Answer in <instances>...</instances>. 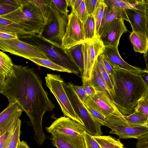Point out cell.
Instances as JSON below:
<instances>
[{
	"label": "cell",
	"instance_id": "obj_41",
	"mask_svg": "<svg viewBox=\"0 0 148 148\" xmlns=\"http://www.w3.org/2000/svg\"><path fill=\"white\" fill-rule=\"evenodd\" d=\"M57 8L62 13L68 14V4L67 0H51Z\"/></svg>",
	"mask_w": 148,
	"mask_h": 148
},
{
	"label": "cell",
	"instance_id": "obj_20",
	"mask_svg": "<svg viewBox=\"0 0 148 148\" xmlns=\"http://www.w3.org/2000/svg\"><path fill=\"white\" fill-rule=\"evenodd\" d=\"M120 18H122L124 20L129 22L126 9L111 8L106 6L99 29L98 35L102 29L109 23L116 19Z\"/></svg>",
	"mask_w": 148,
	"mask_h": 148
},
{
	"label": "cell",
	"instance_id": "obj_8",
	"mask_svg": "<svg viewBox=\"0 0 148 148\" xmlns=\"http://www.w3.org/2000/svg\"><path fill=\"white\" fill-rule=\"evenodd\" d=\"M104 48L98 37L82 43L84 68L81 77L83 86L90 84L95 62L99 56L103 53Z\"/></svg>",
	"mask_w": 148,
	"mask_h": 148
},
{
	"label": "cell",
	"instance_id": "obj_35",
	"mask_svg": "<svg viewBox=\"0 0 148 148\" xmlns=\"http://www.w3.org/2000/svg\"><path fill=\"white\" fill-rule=\"evenodd\" d=\"M84 104L87 110L98 122L102 125L106 126L105 117L90 106Z\"/></svg>",
	"mask_w": 148,
	"mask_h": 148
},
{
	"label": "cell",
	"instance_id": "obj_18",
	"mask_svg": "<svg viewBox=\"0 0 148 148\" xmlns=\"http://www.w3.org/2000/svg\"><path fill=\"white\" fill-rule=\"evenodd\" d=\"M126 12L132 31L142 32L148 35V16L146 13L133 9H126Z\"/></svg>",
	"mask_w": 148,
	"mask_h": 148
},
{
	"label": "cell",
	"instance_id": "obj_33",
	"mask_svg": "<svg viewBox=\"0 0 148 148\" xmlns=\"http://www.w3.org/2000/svg\"><path fill=\"white\" fill-rule=\"evenodd\" d=\"M33 1L40 10L43 17L45 19L46 24L49 12L51 0H33Z\"/></svg>",
	"mask_w": 148,
	"mask_h": 148
},
{
	"label": "cell",
	"instance_id": "obj_43",
	"mask_svg": "<svg viewBox=\"0 0 148 148\" xmlns=\"http://www.w3.org/2000/svg\"><path fill=\"white\" fill-rule=\"evenodd\" d=\"M18 8L10 4L0 2V16L9 13Z\"/></svg>",
	"mask_w": 148,
	"mask_h": 148
},
{
	"label": "cell",
	"instance_id": "obj_16",
	"mask_svg": "<svg viewBox=\"0 0 148 148\" xmlns=\"http://www.w3.org/2000/svg\"><path fill=\"white\" fill-rule=\"evenodd\" d=\"M103 54L115 67L123 69L139 75L143 69L132 66L125 62L120 56L118 47H104Z\"/></svg>",
	"mask_w": 148,
	"mask_h": 148
},
{
	"label": "cell",
	"instance_id": "obj_7",
	"mask_svg": "<svg viewBox=\"0 0 148 148\" xmlns=\"http://www.w3.org/2000/svg\"><path fill=\"white\" fill-rule=\"evenodd\" d=\"M66 93L77 113L82 119L85 131L92 136H101L102 125L98 122L86 109L83 103L67 84L64 82Z\"/></svg>",
	"mask_w": 148,
	"mask_h": 148
},
{
	"label": "cell",
	"instance_id": "obj_19",
	"mask_svg": "<svg viewBox=\"0 0 148 148\" xmlns=\"http://www.w3.org/2000/svg\"><path fill=\"white\" fill-rule=\"evenodd\" d=\"M0 32L16 34L19 38L35 34L21 25L0 17Z\"/></svg>",
	"mask_w": 148,
	"mask_h": 148
},
{
	"label": "cell",
	"instance_id": "obj_36",
	"mask_svg": "<svg viewBox=\"0 0 148 148\" xmlns=\"http://www.w3.org/2000/svg\"><path fill=\"white\" fill-rule=\"evenodd\" d=\"M78 18L83 23L88 16L86 9L84 0H83L78 8L74 11Z\"/></svg>",
	"mask_w": 148,
	"mask_h": 148
},
{
	"label": "cell",
	"instance_id": "obj_21",
	"mask_svg": "<svg viewBox=\"0 0 148 148\" xmlns=\"http://www.w3.org/2000/svg\"><path fill=\"white\" fill-rule=\"evenodd\" d=\"M130 40L134 51L144 54L148 50V36L143 33L132 31L129 36Z\"/></svg>",
	"mask_w": 148,
	"mask_h": 148
},
{
	"label": "cell",
	"instance_id": "obj_28",
	"mask_svg": "<svg viewBox=\"0 0 148 148\" xmlns=\"http://www.w3.org/2000/svg\"><path fill=\"white\" fill-rule=\"evenodd\" d=\"M95 62L102 77L110 91L112 97L114 93V87L104 65L103 53L99 56Z\"/></svg>",
	"mask_w": 148,
	"mask_h": 148
},
{
	"label": "cell",
	"instance_id": "obj_1",
	"mask_svg": "<svg viewBox=\"0 0 148 148\" xmlns=\"http://www.w3.org/2000/svg\"><path fill=\"white\" fill-rule=\"evenodd\" d=\"M0 92L18 102L29 118L35 141L39 146L41 145L47 139L43 131V116L46 112L52 111L55 106L49 99L34 69L14 64L12 72L0 87Z\"/></svg>",
	"mask_w": 148,
	"mask_h": 148
},
{
	"label": "cell",
	"instance_id": "obj_32",
	"mask_svg": "<svg viewBox=\"0 0 148 148\" xmlns=\"http://www.w3.org/2000/svg\"><path fill=\"white\" fill-rule=\"evenodd\" d=\"M104 2L106 6L109 8L134 9L128 0H104Z\"/></svg>",
	"mask_w": 148,
	"mask_h": 148
},
{
	"label": "cell",
	"instance_id": "obj_6",
	"mask_svg": "<svg viewBox=\"0 0 148 148\" xmlns=\"http://www.w3.org/2000/svg\"><path fill=\"white\" fill-rule=\"evenodd\" d=\"M45 78L46 86L55 97L64 116L79 122L84 126L82 119L77 113L66 93L64 82L60 75L48 73Z\"/></svg>",
	"mask_w": 148,
	"mask_h": 148
},
{
	"label": "cell",
	"instance_id": "obj_44",
	"mask_svg": "<svg viewBox=\"0 0 148 148\" xmlns=\"http://www.w3.org/2000/svg\"><path fill=\"white\" fill-rule=\"evenodd\" d=\"M136 148H148V133L137 139Z\"/></svg>",
	"mask_w": 148,
	"mask_h": 148
},
{
	"label": "cell",
	"instance_id": "obj_12",
	"mask_svg": "<svg viewBox=\"0 0 148 148\" xmlns=\"http://www.w3.org/2000/svg\"><path fill=\"white\" fill-rule=\"evenodd\" d=\"M84 103L96 110L105 118L111 115H123L108 95L103 92H97L88 96Z\"/></svg>",
	"mask_w": 148,
	"mask_h": 148
},
{
	"label": "cell",
	"instance_id": "obj_46",
	"mask_svg": "<svg viewBox=\"0 0 148 148\" xmlns=\"http://www.w3.org/2000/svg\"><path fill=\"white\" fill-rule=\"evenodd\" d=\"M83 0H67L69 6L71 7L74 11L79 6Z\"/></svg>",
	"mask_w": 148,
	"mask_h": 148
},
{
	"label": "cell",
	"instance_id": "obj_47",
	"mask_svg": "<svg viewBox=\"0 0 148 148\" xmlns=\"http://www.w3.org/2000/svg\"><path fill=\"white\" fill-rule=\"evenodd\" d=\"M83 86L84 90L87 96L94 95L96 93L95 91L91 85H86Z\"/></svg>",
	"mask_w": 148,
	"mask_h": 148
},
{
	"label": "cell",
	"instance_id": "obj_27",
	"mask_svg": "<svg viewBox=\"0 0 148 148\" xmlns=\"http://www.w3.org/2000/svg\"><path fill=\"white\" fill-rule=\"evenodd\" d=\"M83 29L86 40L97 37L96 34L95 23L93 16L88 15L83 24Z\"/></svg>",
	"mask_w": 148,
	"mask_h": 148
},
{
	"label": "cell",
	"instance_id": "obj_51",
	"mask_svg": "<svg viewBox=\"0 0 148 148\" xmlns=\"http://www.w3.org/2000/svg\"><path fill=\"white\" fill-rule=\"evenodd\" d=\"M144 96L148 100V88H147V90Z\"/></svg>",
	"mask_w": 148,
	"mask_h": 148
},
{
	"label": "cell",
	"instance_id": "obj_29",
	"mask_svg": "<svg viewBox=\"0 0 148 148\" xmlns=\"http://www.w3.org/2000/svg\"><path fill=\"white\" fill-rule=\"evenodd\" d=\"M106 6L104 0H98L93 14L95 23L96 34L97 37Z\"/></svg>",
	"mask_w": 148,
	"mask_h": 148
},
{
	"label": "cell",
	"instance_id": "obj_17",
	"mask_svg": "<svg viewBox=\"0 0 148 148\" xmlns=\"http://www.w3.org/2000/svg\"><path fill=\"white\" fill-rule=\"evenodd\" d=\"M110 133L117 135L119 139H138L148 133V128L144 126H128L123 125H109Z\"/></svg>",
	"mask_w": 148,
	"mask_h": 148
},
{
	"label": "cell",
	"instance_id": "obj_31",
	"mask_svg": "<svg viewBox=\"0 0 148 148\" xmlns=\"http://www.w3.org/2000/svg\"><path fill=\"white\" fill-rule=\"evenodd\" d=\"M21 120L19 119L15 123L7 148H18L20 142Z\"/></svg>",
	"mask_w": 148,
	"mask_h": 148
},
{
	"label": "cell",
	"instance_id": "obj_42",
	"mask_svg": "<svg viewBox=\"0 0 148 148\" xmlns=\"http://www.w3.org/2000/svg\"><path fill=\"white\" fill-rule=\"evenodd\" d=\"M98 0H84L86 9L88 15L93 16Z\"/></svg>",
	"mask_w": 148,
	"mask_h": 148
},
{
	"label": "cell",
	"instance_id": "obj_15",
	"mask_svg": "<svg viewBox=\"0 0 148 148\" xmlns=\"http://www.w3.org/2000/svg\"><path fill=\"white\" fill-rule=\"evenodd\" d=\"M50 139L53 145L57 148H86L82 136H69L56 133L51 134Z\"/></svg>",
	"mask_w": 148,
	"mask_h": 148
},
{
	"label": "cell",
	"instance_id": "obj_30",
	"mask_svg": "<svg viewBox=\"0 0 148 148\" xmlns=\"http://www.w3.org/2000/svg\"><path fill=\"white\" fill-rule=\"evenodd\" d=\"M124 116L130 126H144L148 119L144 115L136 110L130 115Z\"/></svg>",
	"mask_w": 148,
	"mask_h": 148
},
{
	"label": "cell",
	"instance_id": "obj_13",
	"mask_svg": "<svg viewBox=\"0 0 148 148\" xmlns=\"http://www.w3.org/2000/svg\"><path fill=\"white\" fill-rule=\"evenodd\" d=\"M45 128L51 134L58 133L67 135L81 136L85 131L84 127L81 124L65 116L56 119Z\"/></svg>",
	"mask_w": 148,
	"mask_h": 148
},
{
	"label": "cell",
	"instance_id": "obj_24",
	"mask_svg": "<svg viewBox=\"0 0 148 148\" xmlns=\"http://www.w3.org/2000/svg\"><path fill=\"white\" fill-rule=\"evenodd\" d=\"M97 142L101 148H124L119 139L110 136H92Z\"/></svg>",
	"mask_w": 148,
	"mask_h": 148
},
{
	"label": "cell",
	"instance_id": "obj_45",
	"mask_svg": "<svg viewBox=\"0 0 148 148\" xmlns=\"http://www.w3.org/2000/svg\"><path fill=\"white\" fill-rule=\"evenodd\" d=\"M18 38H19L15 33L0 32V39L8 40Z\"/></svg>",
	"mask_w": 148,
	"mask_h": 148
},
{
	"label": "cell",
	"instance_id": "obj_14",
	"mask_svg": "<svg viewBox=\"0 0 148 148\" xmlns=\"http://www.w3.org/2000/svg\"><path fill=\"white\" fill-rule=\"evenodd\" d=\"M8 99L9 104L0 114V136L15 124L23 111L17 101Z\"/></svg>",
	"mask_w": 148,
	"mask_h": 148
},
{
	"label": "cell",
	"instance_id": "obj_49",
	"mask_svg": "<svg viewBox=\"0 0 148 148\" xmlns=\"http://www.w3.org/2000/svg\"><path fill=\"white\" fill-rule=\"evenodd\" d=\"M147 25L148 30V22L147 23ZM143 56L146 64V67L145 69L148 71V50L146 53L144 54Z\"/></svg>",
	"mask_w": 148,
	"mask_h": 148
},
{
	"label": "cell",
	"instance_id": "obj_3",
	"mask_svg": "<svg viewBox=\"0 0 148 148\" xmlns=\"http://www.w3.org/2000/svg\"><path fill=\"white\" fill-rule=\"evenodd\" d=\"M0 17L14 22L37 34H41L45 24L40 10L33 0H21L19 8Z\"/></svg>",
	"mask_w": 148,
	"mask_h": 148
},
{
	"label": "cell",
	"instance_id": "obj_26",
	"mask_svg": "<svg viewBox=\"0 0 148 148\" xmlns=\"http://www.w3.org/2000/svg\"><path fill=\"white\" fill-rule=\"evenodd\" d=\"M12 60L8 55L0 51V75L6 77L12 71L14 65Z\"/></svg>",
	"mask_w": 148,
	"mask_h": 148
},
{
	"label": "cell",
	"instance_id": "obj_48",
	"mask_svg": "<svg viewBox=\"0 0 148 148\" xmlns=\"http://www.w3.org/2000/svg\"><path fill=\"white\" fill-rule=\"evenodd\" d=\"M148 88V71L143 69L142 72L139 74Z\"/></svg>",
	"mask_w": 148,
	"mask_h": 148
},
{
	"label": "cell",
	"instance_id": "obj_22",
	"mask_svg": "<svg viewBox=\"0 0 148 148\" xmlns=\"http://www.w3.org/2000/svg\"><path fill=\"white\" fill-rule=\"evenodd\" d=\"M89 85L93 87L96 92H104L112 100L110 91L102 77L96 62L94 67L92 78Z\"/></svg>",
	"mask_w": 148,
	"mask_h": 148
},
{
	"label": "cell",
	"instance_id": "obj_4",
	"mask_svg": "<svg viewBox=\"0 0 148 148\" xmlns=\"http://www.w3.org/2000/svg\"><path fill=\"white\" fill-rule=\"evenodd\" d=\"M41 50L49 60L70 70L77 75L80 72L66 50L56 45L41 34H35L19 38Z\"/></svg>",
	"mask_w": 148,
	"mask_h": 148
},
{
	"label": "cell",
	"instance_id": "obj_40",
	"mask_svg": "<svg viewBox=\"0 0 148 148\" xmlns=\"http://www.w3.org/2000/svg\"><path fill=\"white\" fill-rule=\"evenodd\" d=\"M103 60L105 69L109 75L110 80L113 86L114 75L115 72V67L103 55Z\"/></svg>",
	"mask_w": 148,
	"mask_h": 148
},
{
	"label": "cell",
	"instance_id": "obj_52",
	"mask_svg": "<svg viewBox=\"0 0 148 148\" xmlns=\"http://www.w3.org/2000/svg\"><path fill=\"white\" fill-rule=\"evenodd\" d=\"M144 126L146 127L147 128H148V119L146 123H145Z\"/></svg>",
	"mask_w": 148,
	"mask_h": 148
},
{
	"label": "cell",
	"instance_id": "obj_23",
	"mask_svg": "<svg viewBox=\"0 0 148 148\" xmlns=\"http://www.w3.org/2000/svg\"><path fill=\"white\" fill-rule=\"evenodd\" d=\"M82 47V43L77 45L66 49L81 74L84 68V58Z\"/></svg>",
	"mask_w": 148,
	"mask_h": 148
},
{
	"label": "cell",
	"instance_id": "obj_34",
	"mask_svg": "<svg viewBox=\"0 0 148 148\" xmlns=\"http://www.w3.org/2000/svg\"><path fill=\"white\" fill-rule=\"evenodd\" d=\"M134 110L139 112L148 118V100L144 96L138 101Z\"/></svg>",
	"mask_w": 148,
	"mask_h": 148
},
{
	"label": "cell",
	"instance_id": "obj_38",
	"mask_svg": "<svg viewBox=\"0 0 148 148\" xmlns=\"http://www.w3.org/2000/svg\"><path fill=\"white\" fill-rule=\"evenodd\" d=\"M15 124L3 135L0 136V148H7Z\"/></svg>",
	"mask_w": 148,
	"mask_h": 148
},
{
	"label": "cell",
	"instance_id": "obj_10",
	"mask_svg": "<svg viewBox=\"0 0 148 148\" xmlns=\"http://www.w3.org/2000/svg\"><path fill=\"white\" fill-rule=\"evenodd\" d=\"M69 16V21L62 44L63 48L66 49L86 41L83 23L77 17L74 11L72 10Z\"/></svg>",
	"mask_w": 148,
	"mask_h": 148
},
{
	"label": "cell",
	"instance_id": "obj_50",
	"mask_svg": "<svg viewBox=\"0 0 148 148\" xmlns=\"http://www.w3.org/2000/svg\"><path fill=\"white\" fill-rule=\"evenodd\" d=\"M18 148H30L26 142L23 140L21 141Z\"/></svg>",
	"mask_w": 148,
	"mask_h": 148
},
{
	"label": "cell",
	"instance_id": "obj_39",
	"mask_svg": "<svg viewBox=\"0 0 148 148\" xmlns=\"http://www.w3.org/2000/svg\"><path fill=\"white\" fill-rule=\"evenodd\" d=\"M82 136L84 139L86 148H101L96 140L85 131Z\"/></svg>",
	"mask_w": 148,
	"mask_h": 148
},
{
	"label": "cell",
	"instance_id": "obj_37",
	"mask_svg": "<svg viewBox=\"0 0 148 148\" xmlns=\"http://www.w3.org/2000/svg\"><path fill=\"white\" fill-rule=\"evenodd\" d=\"M73 89L80 99L83 102L88 97L84 88V86L75 85L71 82L67 83Z\"/></svg>",
	"mask_w": 148,
	"mask_h": 148
},
{
	"label": "cell",
	"instance_id": "obj_25",
	"mask_svg": "<svg viewBox=\"0 0 148 148\" xmlns=\"http://www.w3.org/2000/svg\"><path fill=\"white\" fill-rule=\"evenodd\" d=\"M28 59L32 61L36 64L50 69L53 71L72 73L70 70L58 65L50 60L40 58L30 57Z\"/></svg>",
	"mask_w": 148,
	"mask_h": 148
},
{
	"label": "cell",
	"instance_id": "obj_2",
	"mask_svg": "<svg viewBox=\"0 0 148 148\" xmlns=\"http://www.w3.org/2000/svg\"><path fill=\"white\" fill-rule=\"evenodd\" d=\"M113 87L112 101L124 116L134 112L138 101L147 89L139 75L117 67H115Z\"/></svg>",
	"mask_w": 148,
	"mask_h": 148
},
{
	"label": "cell",
	"instance_id": "obj_9",
	"mask_svg": "<svg viewBox=\"0 0 148 148\" xmlns=\"http://www.w3.org/2000/svg\"><path fill=\"white\" fill-rule=\"evenodd\" d=\"M0 49L2 52H7L28 59L30 57H37L49 59L41 50L21 40L0 39Z\"/></svg>",
	"mask_w": 148,
	"mask_h": 148
},
{
	"label": "cell",
	"instance_id": "obj_5",
	"mask_svg": "<svg viewBox=\"0 0 148 148\" xmlns=\"http://www.w3.org/2000/svg\"><path fill=\"white\" fill-rule=\"evenodd\" d=\"M69 15L60 11L51 0L47 23L41 35L57 46L62 47V39L69 21Z\"/></svg>",
	"mask_w": 148,
	"mask_h": 148
},
{
	"label": "cell",
	"instance_id": "obj_11",
	"mask_svg": "<svg viewBox=\"0 0 148 148\" xmlns=\"http://www.w3.org/2000/svg\"><path fill=\"white\" fill-rule=\"evenodd\" d=\"M122 18L109 23L99 34L98 37L104 47H118L122 35L128 31Z\"/></svg>",
	"mask_w": 148,
	"mask_h": 148
}]
</instances>
